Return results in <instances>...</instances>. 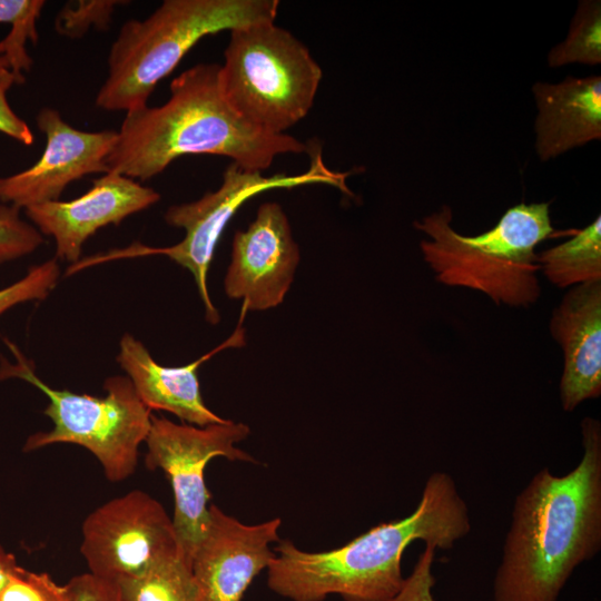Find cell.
<instances>
[{
  "instance_id": "obj_1",
  "label": "cell",
  "mask_w": 601,
  "mask_h": 601,
  "mask_svg": "<svg viewBox=\"0 0 601 601\" xmlns=\"http://www.w3.org/2000/svg\"><path fill=\"white\" fill-rule=\"evenodd\" d=\"M583 455L559 476L541 469L515 497L493 601H558L601 549V425L581 423Z\"/></svg>"
},
{
  "instance_id": "obj_2",
  "label": "cell",
  "mask_w": 601,
  "mask_h": 601,
  "mask_svg": "<svg viewBox=\"0 0 601 601\" xmlns=\"http://www.w3.org/2000/svg\"><path fill=\"white\" fill-rule=\"evenodd\" d=\"M471 531L466 502L454 479L432 473L415 510L402 520L380 523L346 544L321 552L279 540L267 568V585L290 601H390L401 590L402 556L414 541L452 549Z\"/></svg>"
},
{
  "instance_id": "obj_3",
  "label": "cell",
  "mask_w": 601,
  "mask_h": 601,
  "mask_svg": "<svg viewBox=\"0 0 601 601\" xmlns=\"http://www.w3.org/2000/svg\"><path fill=\"white\" fill-rule=\"evenodd\" d=\"M219 69L196 65L171 81L164 105L127 111L106 159L109 171L145 180L178 157L208 154L262 173L278 155L308 150L293 136L266 132L242 118L223 95Z\"/></svg>"
},
{
  "instance_id": "obj_4",
  "label": "cell",
  "mask_w": 601,
  "mask_h": 601,
  "mask_svg": "<svg viewBox=\"0 0 601 601\" xmlns=\"http://www.w3.org/2000/svg\"><path fill=\"white\" fill-rule=\"evenodd\" d=\"M277 0H165L144 20H128L108 56L96 105L110 111L147 106L158 82L205 36L274 22Z\"/></svg>"
},
{
  "instance_id": "obj_5",
  "label": "cell",
  "mask_w": 601,
  "mask_h": 601,
  "mask_svg": "<svg viewBox=\"0 0 601 601\" xmlns=\"http://www.w3.org/2000/svg\"><path fill=\"white\" fill-rule=\"evenodd\" d=\"M549 206L515 205L477 236L454 230L447 206L414 226L430 237L420 247L440 283L480 290L497 305L529 306L540 296L534 249L554 231Z\"/></svg>"
},
{
  "instance_id": "obj_6",
  "label": "cell",
  "mask_w": 601,
  "mask_h": 601,
  "mask_svg": "<svg viewBox=\"0 0 601 601\" xmlns=\"http://www.w3.org/2000/svg\"><path fill=\"white\" fill-rule=\"evenodd\" d=\"M322 76L308 48L275 22L231 29L219 69L229 106L253 126L276 135L306 117Z\"/></svg>"
},
{
  "instance_id": "obj_7",
  "label": "cell",
  "mask_w": 601,
  "mask_h": 601,
  "mask_svg": "<svg viewBox=\"0 0 601 601\" xmlns=\"http://www.w3.org/2000/svg\"><path fill=\"white\" fill-rule=\"evenodd\" d=\"M4 342L16 363L1 358L0 381L16 377L36 386L48 397L43 413L53 422L52 430L30 435L23 451L55 443L77 444L97 457L110 482L129 477L151 424V411L140 401L129 377L107 378L105 397L56 390L36 374L32 363L13 343Z\"/></svg>"
},
{
  "instance_id": "obj_8",
  "label": "cell",
  "mask_w": 601,
  "mask_h": 601,
  "mask_svg": "<svg viewBox=\"0 0 601 601\" xmlns=\"http://www.w3.org/2000/svg\"><path fill=\"white\" fill-rule=\"evenodd\" d=\"M345 174L327 169L319 155L312 161L308 171L296 176L278 174L264 177L260 171L246 170L231 162L224 171L223 183L217 190L206 193L198 200L171 206L165 213L167 224L185 230V237L180 243L160 248L134 244L77 262L70 266V270L76 273L112 259L165 255L193 274L205 306L206 319L215 325L220 317L208 294L207 273L221 233L239 207L249 198L266 190L307 184H329L351 194L345 185Z\"/></svg>"
},
{
  "instance_id": "obj_9",
  "label": "cell",
  "mask_w": 601,
  "mask_h": 601,
  "mask_svg": "<svg viewBox=\"0 0 601 601\" xmlns=\"http://www.w3.org/2000/svg\"><path fill=\"white\" fill-rule=\"evenodd\" d=\"M249 433L248 425L230 420L196 426L151 415L145 440V465L151 471L162 470L170 482L174 494L173 525L180 553L190 565L209 523L211 494L205 483L206 465L216 456L233 462L257 463L250 454L235 446Z\"/></svg>"
},
{
  "instance_id": "obj_10",
  "label": "cell",
  "mask_w": 601,
  "mask_h": 601,
  "mask_svg": "<svg viewBox=\"0 0 601 601\" xmlns=\"http://www.w3.org/2000/svg\"><path fill=\"white\" fill-rule=\"evenodd\" d=\"M80 552L89 573L117 583L181 554L171 518L141 490L104 503L85 519Z\"/></svg>"
},
{
  "instance_id": "obj_11",
  "label": "cell",
  "mask_w": 601,
  "mask_h": 601,
  "mask_svg": "<svg viewBox=\"0 0 601 601\" xmlns=\"http://www.w3.org/2000/svg\"><path fill=\"white\" fill-rule=\"evenodd\" d=\"M36 122L46 136L43 154L28 169L0 178V201L26 209L59 200L70 183L86 175L109 173L106 159L118 131L76 129L52 108L39 110Z\"/></svg>"
},
{
  "instance_id": "obj_12",
  "label": "cell",
  "mask_w": 601,
  "mask_h": 601,
  "mask_svg": "<svg viewBox=\"0 0 601 601\" xmlns=\"http://www.w3.org/2000/svg\"><path fill=\"white\" fill-rule=\"evenodd\" d=\"M300 259L288 218L277 203L262 204L246 230L235 233L225 293L243 299V313L278 306Z\"/></svg>"
},
{
  "instance_id": "obj_13",
  "label": "cell",
  "mask_w": 601,
  "mask_h": 601,
  "mask_svg": "<svg viewBox=\"0 0 601 601\" xmlns=\"http://www.w3.org/2000/svg\"><path fill=\"white\" fill-rule=\"evenodd\" d=\"M282 520L245 524L209 505V523L191 561L200 601H243L253 580L267 570L280 539Z\"/></svg>"
},
{
  "instance_id": "obj_14",
  "label": "cell",
  "mask_w": 601,
  "mask_h": 601,
  "mask_svg": "<svg viewBox=\"0 0 601 601\" xmlns=\"http://www.w3.org/2000/svg\"><path fill=\"white\" fill-rule=\"evenodd\" d=\"M160 198L152 188L124 175L109 171L93 180L82 196L68 200L47 201L26 208L27 217L41 235L56 243V258L77 263L83 243L99 228L118 225L126 217L141 211Z\"/></svg>"
},
{
  "instance_id": "obj_15",
  "label": "cell",
  "mask_w": 601,
  "mask_h": 601,
  "mask_svg": "<svg viewBox=\"0 0 601 601\" xmlns=\"http://www.w3.org/2000/svg\"><path fill=\"white\" fill-rule=\"evenodd\" d=\"M550 329L564 353L560 400L571 412L601 394V280L569 290L552 313Z\"/></svg>"
},
{
  "instance_id": "obj_16",
  "label": "cell",
  "mask_w": 601,
  "mask_h": 601,
  "mask_svg": "<svg viewBox=\"0 0 601 601\" xmlns=\"http://www.w3.org/2000/svg\"><path fill=\"white\" fill-rule=\"evenodd\" d=\"M244 344V331L239 324L235 333L214 351L187 365L170 367L158 364L141 342L125 334L120 339L117 362L126 371L140 401L150 411H167L187 424L206 426L223 423L227 418L218 416L204 403L198 367L215 353Z\"/></svg>"
},
{
  "instance_id": "obj_17",
  "label": "cell",
  "mask_w": 601,
  "mask_h": 601,
  "mask_svg": "<svg viewBox=\"0 0 601 601\" xmlns=\"http://www.w3.org/2000/svg\"><path fill=\"white\" fill-rule=\"evenodd\" d=\"M535 151L542 161L601 139V77L535 82Z\"/></svg>"
},
{
  "instance_id": "obj_18",
  "label": "cell",
  "mask_w": 601,
  "mask_h": 601,
  "mask_svg": "<svg viewBox=\"0 0 601 601\" xmlns=\"http://www.w3.org/2000/svg\"><path fill=\"white\" fill-rule=\"evenodd\" d=\"M600 215L571 239L538 255L540 268L548 279L568 287L601 280Z\"/></svg>"
},
{
  "instance_id": "obj_19",
  "label": "cell",
  "mask_w": 601,
  "mask_h": 601,
  "mask_svg": "<svg viewBox=\"0 0 601 601\" xmlns=\"http://www.w3.org/2000/svg\"><path fill=\"white\" fill-rule=\"evenodd\" d=\"M118 584L127 601H200L191 565L181 554L165 559L140 577Z\"/></svg>"
},
{
  "instance_id": "obj_20",
  "label": "cell",
  "mask_w": 601,
  "mask_h": 601,
  "mask_svg": "<svg viewBox=\"0 0 601 601\" xmlns=\"http://www.w3.org/2000/svg\"><path fill=\"white\" fill-rule=\"evenodd\" d=\"M42 0H0V67L10 69L20 85L32 60L26 50L30 39L38 40L36 21L45 7Z\"/></svg>"
},
{
  "instance_id": "obj_21",
  "label": "cell",
  "mask_w": 601,
  "mask_h": 601,
  "mask_svg": "<svg viewBox=\"0 0 601 601\" xmlns=\"http://www.w3.org/2000/svg\"><path fill=\"white\" fill-rule=\"evenodd\" d=\"M599 65L601 62V1L581 0L566 38L548 55L551 68L568 63Z\"/></svg>"
},
{
  "instance_id": "obj_22",
  "label": "cell",
  "mask_w": 601,
  "mask_h": 601,
  "mask_svg": "<svg viewBox=\"0 0 601 601\" xmlns=\"http://www.w3.org/2000/svg\"><path fill=\"white\" fill-rule=\"evenodd\" d=\"M128 1L78 0L66 3L55 19L56 31L71 39L81 38L90 27L107 30L115 8Z\"/></svg>"
},
{
  "instance_id": "obj_23",
  "label": "cell",
  "mask_w": 601,
  "mask_h": 601,
  "mask_svg": "<svg viewBox=\"0 0 601 601\" xmlns=\"http://www.w3.org/2000/svg\"><path fill=\"white\" fill-rule=\"evenodd\" d=\"M43 243L40 231L20 217V209L0 205V264L26 256Z\"/></svg>"
},
{
  "instance_id": "obj_24",
  "label": "cell",
  "mask_w": 601,
  "mask_h": 601,
  "mask_svg": "<svg viewBox=\"0 0 601 601\" xmlns=\"http://www.w3.org/2000/svg\"><path fill=\"white\" fill-rule=\"evenodd\" d=\"M58 278L56 258L30 267L21 279L0 289V315L18 304L46 298Z\"/></svg>"
},
{
  "instance_id": "obj_25",
  "label": "cell",
  "mask_w": 601,
  "mask_h": 601,
  "mask_svg": "<svg viewBox=\"0 0 601 601\" xmlns=\"http://www.w3.org/2000/svg\"><path fill=\"white\" fill-rule=\"evenodd\" d=\"M67 584H57L48 573H37L17 566L0 601H71Z\"/></svg>"
},
{
  "instance_id": "obj_26",
  "label": "cell",
  "mask_w": 601,
  "mask_h": 601,
  "mask_svg": "<svg viewBox=\"0 0 601 601\" xmlns=\"http://www.w3.org/2000/svg\"><path fill=\"white\" fill-rule=\"evenodd\" d=\"M435 551L436 548L433 544H425L411 574L405 578L401 590L390 601H434L432 590L435 578L432 566Z\"/></svg>"
},
{
  "instance_id": "obj_27",
  "label": "cell",
  "mask_w": 601,
  "mask_h": 601,
  "mask_svg": "<svg viewBox=\"0 0 601 601\" xmlns=\"http://www.w3.org/2000/svg\"><path fill=\"white\" fill-rule=\"evenodd\" d=\"M13 85H20L14 73L0 67V132L23 144H33L35 136L29 126L11 109L7 92Z\"/></svg>"
},
{
  "instance_id": "obj_28",
  "label": "cell",
  "mask_w": 601,
  "mask_h": 601,
  "mask_svg": "<svg viewBox=\"0 0 601 601\" xmlns=\"http://www.w3.org/2000/svg\"><path fill=\"white\" fill-rule=\"evenodd\" d=\"M71 601H127L117 582L83 573L70 579Z\"/></svg>"
},
{
  "instance_id": "obj_29",
  "label": "cell",
  "mask_w": 601,
  "mask_h": 601,
  "mask_svg": "<svg viewBox=\"0 0 601 601\" xmlns=\"http://www.w3.org/2000/svg\"><path fill=\"white\" fill-rule=\"evenodd\" d=\"M17 566L16 556L0 545V597Z\"/></svg>"
}]
</instances>
